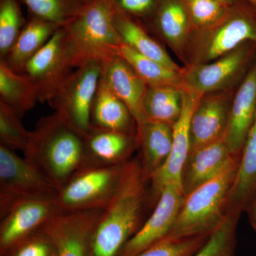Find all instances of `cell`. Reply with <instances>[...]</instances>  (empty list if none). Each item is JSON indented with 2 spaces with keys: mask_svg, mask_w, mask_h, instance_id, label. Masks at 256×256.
<instances>
[{
  "mask_svg": "<svg viewBox=\"0 0 256 256\" xmlns=\"http://www.w3.org/2000/svg\"><path fill=\"white\" fill-rule=\"evenodd\" d=\"M150 205V180L140 161L130 160L120 190L96 225L88 256H118L142 227Z\"/></svg>",
  "mask_w": 256,
  "mask_h": 256,
  "instance_id": "6da1fadb",
  "label": "cell"
},
{
  "mask_svg": "<svg viewBox=\"0 0 256 256\" xmlns=\"http://www.w3.org/2000/svg\"><path fill=\"white\" fill-rule=\"evenodd\" d=\"M24 154L60 190L84 166L85 136L54 112L36 122Z\"/></svg>",
  "mask_w": 256,
  "mask_h": 256,
  "instance_id": "7a4b0ae2",
  "label": "cell"
},
{
  "mask_svg": "<svg viewBox=\"0 0 256 256\" xmlns=\"http://www.w3.org/2000/svg\"><path fill=\"white\" fill-rule=\"evenodd\" d=\"M247 42H256V9L238 0L216 22L190 33L180 60L184 66L210 63Z\"/></svg>",
  "mask_w": 256,
  "mask_h": 256,
  "instance_id": "3957f363",
  "label": "cell"
},
{
  "mask_svg": "<svg viewBox=\"0 0 256 256\" xmlns=\"http://www.w3.org/2000/svg\"><path fill=\"white\" fill-rule=\"evenodd\" d=\"M114 0H92L64 25L74 68L97 60L102 64L119 55L122 43L114 28Z\"/></svg>",
  "mask_w": 256,
  "mask_h": 256,
  "instance_id": "277c9868",
  "label": "cell"
},
{
  "mask_svg": "<svg viewBox=\"0 0 256 256\" xmlns=\"http://www.w3.org/2000/svg\"><path fill=\"white\" fill-rule=\"evenodd\" d=\"M240 160L234 161L222 174L185 196L174 224L164 238L210 236L218 228L228 214L229 195Z\"/></svg>",
  "mask_w": 256,
  "mask_h": 256,
  "instance_id": "5b68a950",
  "label": "cell"
},
{
  "mask_svg": "<svg viewBox=\"0 0 256 256\" xmlns=\"http://www.w3.org/2000/svg\"><path fill=\"white\" fill-rule=\"evenodd\" d=\"M130 161L79 170L58 192L56 202L60 210L63 212L106 210L120 190Z\"/></svg>",
  "mask_w": 256,
  "mask_h": 256,
  "instance_id": "8992f818",
  "label": "cell"
},
{
  "mask_svg": "<svg viewBox=\"0 0 256 256\" xmlns=\"http://www.w3.org/2000/svg\"><path fill=\"white\" fill-rule=\"evenodd\" d=\"M256 53V42H247L210 63L186 66L181 72L184 89L204 96L238 86Z\"/></svg>",
  "mask_w": 256,
  "mask_h": 256,
  "instance_id": "52a82bcc",
  "label": "cell"
},
{
  "mask_svg": "<svg viewBox=\"0 0 256 256\" xmlns=\"http://www.w3.org/2000/svg\"><path fill=\"white\" fill-rule=\"evenodd\" d=\"M102 74L100 64L90 60L75 68L48 104L64 120L86 136L92 130V104Z\"/></svg>",
  "mask_w": 256,
  "mask_h": 256,
  "instance_id": "ba28073f",
  "label": "cell"
},
{
  "mask_svg": "<svg viewBox=\"0 0 256 256\" xmlns=\"http://www.w3.org/2000/svg\"><path fill=\"white\" fill-rule=\"evenodd\" d=\"M58 188L36 166L0 144V218L23 198H56Z\"/></svg>",
  "mask_w": 256,
  "mask_h": 256,
  "instance_id": "9c48e42d",
  "label": "cell"
},
{
  "mask_svg": "<svg viewBox=\"0 0 256 256\" xmlns=\"http://www.w3.org/2000/svg\"><path fill=\"white\" fill-rule=\"evenodd\" d=\"M64 26L26 64L22 74L36 88L38 102H50L74 70Z\"/></svg>",
  "mask_w": 256,
  "mask_h": 256,
  "instance_id": "30bf717a",
  "label": "cell"
},
{
  "mask_svg": "<svg viewBox=\"0 0 256 256\" xmlns=\"http://www.w3.org/2000/svg\"><path fill=\"white\" fill-rule=\"evenodd\" d=\"M104 210L63 212L40 229L54 242L58 256H88L92 234Z\"/></svg>",
  "mask_w": 256,
  "mask_h": 256,
  "instance_id": "8fae6325",
  "label": "cell"
},
{
  "mask_svg": "<svg viewBox=\"0 0 256 256\" xmlns=\"http://www.w3.org/2000/svg\"><path fill=\"white\" fill-rule=\"evenodd\" d=\"M184 198L182 184L165 185L150 216L118 256H136L164 238L172 227Z\"/></svg>",
  "mask_w": 256,
  "mask_h": 256,
  "instance_id": "7c38bea8",
  "label": "cell"
},
{
  "mask_svg": "<svg viewBox=\"0 0 256 256\" xmlns=\"http://www.w3.org/2000/svg\"><path fill=\"white\" fill-rule=\"evenodd\" d=\"M237 88L202 96L190 120L188 152L223 138Z\"/></svg>",
  "mask_w": 256,
  "mask_h": 256,
  "instance_id": "4fadbf2b",
  "label": "cell"
},
{
  "mask_svg": "<svg viewBox=\"0 0 256 256\" xmlns=\"http://www.w3.org/2000/svg\"><path fill=\"white\" fill-rule=\"evenodd\" d=\"M62 213L56 198H23L15 202L1 217L0 252Z\"/></svg>",
  "mask_w": 256,
  "mask_h": 256,
  "instance_id": "5bb4252c",
  "label": "cell"
},
{
  "mask_svg": "<svg viewBox=\"0 0 256 256\" xmlns=\"http://www.w3.org/2000/svg\"><path fill=\"white\" fill-rule=\"evenodd\" d=\"M202 96L184 89L181 116L173 126L172 149L164 164L150 178V196L156 206L165 185L182 184V172L190 151V126L192 114Z\"/></svg>",
  "mask_w": 256,
  "mask_h": 256,
  "instance_id": "9a60e30c",
  "label": "cell"
},
{
  "mask_svg": "<svg viewBox=\"0 0 256 256\" xmlns=\"http://www.w3.org/2000/svg\"><path fill=\"white\" fill-rule=\"evenodd\" d=\"M256 116V60L237 88L223 140L234 156H242Z\"/></svg>",
  "mask_w": 256,
  "mask_h": 256,
  "instance_id": "2e32d148",
  "label": "cell"
},
{
  "mask_svg": "<svg viewBox=\"0 0 256 256\" xmlns=\"http://www.w3.org/2000/svg\"><path fill=\"white\" fill-rule=\"evenodd\" d=\"M240 156H234L223 138L196 151L188 152L182 172L185 196L218 176Z\"/></svg>",
  "mask_w": 256,
  "mask_h": 256,
  "instance_id": "e0dca14e",
  "label": "cell"
},
{
  "mask_svg": "<svg viewBox=\"0 0 256 256\" xmlns=\"http://www.w3.org/2000/svg\"><path fill=\"white\" fill-rule=\"evenodd\" d=\"M100 65L101 77L128 106L137 124L148 119L143 106L148 87L146 82L120 55L114 56Z\"/></svg>",
  "mask_w": 256,
  "mask_h": 256,
  "instance_id": "ac0fdd59",
  "label": "cell"
},
{
  "mask_svg": "<svg viewBox=\"0 0 256 256\" xmlns=\"http://www.w3.org/2000/svg\"><path fill=\"white\" fill-rule=\"evenodd\" d=\"M138 148V133L114 132L92 128L85 137L84 168L122 164Z\"/></svg>",
  "mask_w": 256,
  "mask_h": 256,
  "instance_id": "d6986e66",
  "label": "cell"
},
{
  "mask_svg": "<svg viewBox=\"0 0 256 256\" xmlns=\"http://www.w3.org/2000/svg\"><path fill=\"white\" fill-rule=\"evenodd\" d=\"M144 25L168 44L180 60L192 32L184 0H160L154 14Z\"/></svg>",
  "mask_w": 256,
  "mask_h": 256,
  "instance_id": "ffe728a7",
  "label": "cell"
},
{
  "mask_svg": "<svg viewBox=\"0 0 256 256\" xmlns=\"http://www.w3.org/2000/svg\"><path fill=\"white\" fill-rule=\"evenodd\" d=\"M141 168L150 178L169 158L173 144V126L146 119L137 124Z\"/></svg>",
  "mask_w": 256,
  "mask_h": 256,
  "instance_id": "44dd1931",
  "label": "cell"
},
{
  "mask_svg": "<svg viewBox=\"0 0 256 256\" xmlns=\"http://www.w3.org/2000/svg\"><path fill=\"white\" fill-rule=\"evenodd\" d=\"M92 128L104 130L136 134L137 122L128 106L100 78L92 110Z\"/></svg>",
  "mask_w": 256,
  "mask_h": 256,
  "instance_id": "7402d4cb",
  "label": "cell"
},
{
  "mask_svg": "<svg viewBox=\"0 0 256 256\" xmlns=\"http://www.w3.org/2000/svg\"><path fill=\"white\" fill-rule=\"evenodd\" d=\"M112 21L120 40L124 44L168 68L182 72V67L175 63L164 47L151 36L144 24L140 22V20L132 18L116 8Z\"/></svg>",
  "mask_w": 256,
  "mask_h": 256,
  "instance_id": "603a6c76",
  "label": "cell"
},
{
  "mask_svg": "<svg viewBox=\"0 0 256 256\" xmlns=\"http://www.w3.org/2000/svg\"><path fill=\"white\" fill-rule=\"evenodd\" d=\"M64 25L28 16V22L9 53L0 62L22 74L26 64Z\"/></svg>",
  "mask_w": 256,
  "mask_h": 256,
  "instance_id": "cb8c5ba5",
  "label": "cell"
},
{
  "mask_svg": "<svg viewBox=\"0 0 256 256\" xmlns=\"http://www.w3.org/2000/svg\"><path fill=\"white\" fill-rule=\"evenodd\" d=\"M256 191V116L242 148L238 172L229 195L228 213L246 212Z\"/></svg>",
  "mask_w": 256,
  "mask_h": 256,
  "instance_id": "d4e9b609",
  "label": "cell"
},
{
  "mask_svg": "<svg viewBox=\"0 0 256 256\" xmlns=\"http://www.w3.org/2000/svg\"><path fill=\"white\" fill-rule=\"evenodd\" d=\"M0 102L22 118L38 102L36 88L26 75L0 62Z\"/></svg>",
  "mask_w": 256,
  "mask_h": 256,
  "instance_id": "484cf974",
  "label": "cell"
},
{
  "mask_svg": "<svg viewBox=\"0 0 256 256\" xmlns=\"http://www.w3.org/2000/svg\"><path fill=\"white\" fill-rule=\"evenodd\" d=\"M184 92L182 87L148 86L143 104L146 118L174 126L182 111Z\"/></svg>",
  "mask_w": 256,
  "mask_h": 256,
  "instance_id": "4316f807",
  "label": "cell"
},
{
  "mask_svg": "<svg viewBox=\"0 0 256 256\" xmlns=\"http://www.w3.org/2000/svg\"><path fill=\"white\" fill-rule=\"evenodd\" d=\"M119 55L132 66L148 86H170L184 88L181 72L168 68L124 44L120 48Z\"/></svg>",
  "mask_w": 256,
  "mask_h": 256,
  "instance_id": "83f0119b",
  "label": "cell"
},
{
  "mask_svg": "<svg viewBox=\"0 0 256 256\" xmlns=\"http://www.w3.org/2000/svg\"><path fill=\"white\" fill-rule=\"evenodd\" d=\"M28 16L66 25L80 14L87 3L82 0H18Z\"/></svg>",
  "mask_w": 256,
  "mask_h": 256,
  "instance_id": "f1b7e54d",
  "label": "cell"
},
{
  "mask_svg": "<svg viewBox=\"0 0 256 256\" xmlns=\"http://www.w3.org/2000/svg\"><path fill=\"white\" fill-rule=\"evenodd\" d=\"M240 216L228 213L218 228L210 234L206 244L192 256H234Z\"/></svg>",
  "mask_w": 256,
  "mask_h": 256,
  "instance_id": "f546056e",
  "label": "cell"
},
{
  "mask_svg": "<svg viewBox=\"0 0 256 256\" xmlns=\"http://www.w3.org/2000/svg\"><path fill=\"white\" fill-rule=\"evenodd\" d=\"M26 22L18 0H0V60L9 53Z\"/></svg>",
  "mask_w": 256,
  "mask_h": 256,
  "instance_id": "4dcf8cb0",
  "label": "cell"
},
{
  "mask_svg": "<svg viewBox=\"0 0 256 256\" xmlns=\"http://www.w3.org/2000/svg\"><path fill=\"white\" fill-rule=\"evenodd\" d=\"M31 133L24 127L21 118L0 102V144L24 152L30 142Z\"/></svg>",
  "mask_w": 256,
  "mask_h": 256,
  "instance_id": "1f68e13d",
  "label": "cell"
},
{
  "mask_svg": "<svg viewBox=\"0 0 256 256\" xmlns=\"http://www.w3.org/2000/svg\"><path fill=\"white\" fill-rule=\"evenodd\" d=\"M210 236H196L180 239L163 238L136 256H192Z\"/></svg>",
  "mask_w": 256,
  "mask_h": 256,
  "instance_id": "d6a6232c",
  "label": "cell"
},
{
  "mask_svg": "<svg viewBox=\"0 0 256 256\" xmlns=\"http://www.w3.org/2000/svg\"><path fill=\"white\" fill-rule=\"evenodd\" d=\"M0 256H58L54 242L40 229L0 252Z\"/></svg>",
  "mask_w": 256,
  "mask_h": 256,
  "instance_id": "836d02e7",
  "label": "cell"
},
{
  "mask_svg": "<svg viewBox=\"0 0 256 256\" xmlns=\"http://www.w3.org/2000/svg\"><path fill=\"white\" fill-rule=\"evenodd\" d=\"M192 31L216 22L228 10V5L216 0H184Z\"/></svg>",
  "mask_w": 256,
  "mask_h": 256,
  "instance_id": "e575fe53",
  "label": "cell"
},
{
  "mask_svg": "<svg viewBox=\"0 0 256 256\" xmlns=\"http://www.w3.org/2000/svg\"><path fill=\"white\" fill-rule=\"evenodd\" d=\"M117 9L126 14L142 20L149 21L158 8L160 0H114Z\"/></svg>",
  "mask_w": 256,
  "mask_h": 256,
  "instance_id": "d590c367",
  "label": "cell"
},
{
  "mask_svg": "<svg viewBox=\"0 0 256 256\" xmlns=\"http://www.w3.org/2000/svg\"><path fill=\"white\" fill-rule=\"evenodd\" d=\"M246 212L248 214L250 226L256 232V191Z\"/></svg>",
  "mask_w": 256,
  "mask_h": 256,
  "instance_id": "8d00e7d4",
  "label": "cell"
},
{
  "mask_svg": "<svg viewBox=\"0 0 256 256\" xmlns=\"http://www.w3.org/2000/svg\"><path fill=\"white\" fill-rule=\"evenodd\" d=\"M216 1L220 2L224 4L228 5V6H232V5L235 4L236 2H238V0H216Z\"/></svg>",
  "mask_w": 256,
  "mask_h": 256,
  "instance_id": "74e56055",
  "label": "cell"
},
{
  "mask_svg": "<svg viewBox=\"0 0 256 256\" xmlns=\"http://www.w3.org/2000/svg\"><path fill=\"white\" fill-rule=\"evenodd\" d=\"M250 4H252V6L256 9V0H247Z\"/></svg>",
  "mask_w": 256,
  "mask_h": 256,
  "instance_id": "f35d334b",
  "label": "cell"
},
{
  "mask_svg": "<svg viewBox=\"0 0 256 256\" xmlns=\"http://www.w3.org/2000/svg\"><path fill=\"white\" fill-rule=\"evenodd\" d=\"M82 1H84V2L88 3L89 2L92 1V0H82Z\"/></svg>",
  "mask_w": 256,
  "mask_h": 256,
  "instance_id": "ab89813d",
  "label": "cell"
}]
</instances>
